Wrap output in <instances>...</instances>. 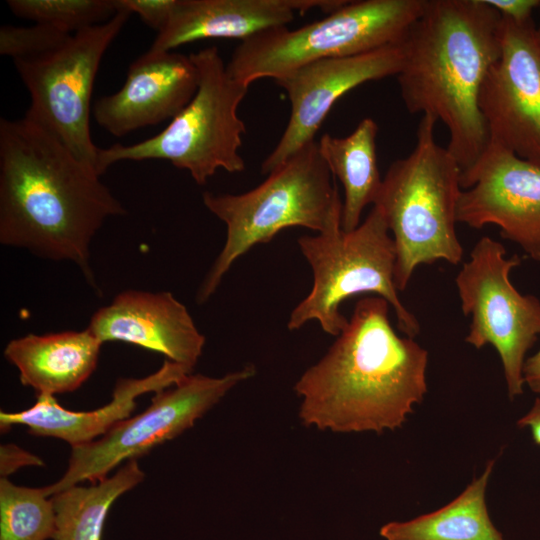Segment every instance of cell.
Masks as SVG:
<instances>
[{
	"label": "cell",
	"instance_id": "cell-1",
	"mask_svg": "<svg viewBox=\"0 0 540 540\" xmlns=\"http://www.w3.org/2000/svg\"><path fill=\"white\" fill-rule=\"evenodd\" d=\"M126 209L60 140L26 119H0V243L70 261L97 289L90 245Z\"/></svg>",
	"mask_w": 540,
	"mask_h": 540
},
{
	"label": "cell",
	"instance_id": "cell-2",
	"mask_svg": "<svg viewBox=\"0 0 540 540\" xmlns=\"http://www.w3.org/2000/svg\"><path fill=\"white\" fill-rule=\"evenodd\" d=\"M388 302L360 299L327 353L294 390L306 426L333 432L382 433L403 425L427 392L428 352L396 334Z\"/></svg>",
	"mask_w": 540,
	"mask_h": 540
},
{
	"label": "cell",
	"instance_id": "cell-3",
	"mask_svg": "<svg viewBox=\"0 0 540 540\" xmlns=\"http://www.w3.org/2000/svg\"><path fill=\"white\" fill-rule=\"evenodd\" d=\"M501 24L486 0H427L401 42L396 78L403 103L445 125L460 180L490 144L479 94L501 52Z\"/></svg>",
	"mask_w": 540,
	"mask_h": 540
},
{
	"label": "cell",
	"instance_id": "cell-4",
	"mask_svg": "<svg viewBox=\"0 0 540 540\" xmlns=\"http://www.w3.org/2000/svg\"><path fill=\"white\" fill-rule=\"evenodd\" d=\"M436 123L422 115L412 152L389 166L374 204L392 233L399 292L419 265L438 260L456 265L463 256L456 233L461 171L447 148L436 143Z\"/></svg>",
	"mask_w": 540,
	"mask_h": 540
},
{
	"label": "cell",
	"instance_id": "cell-5",
	"mask_svg": "<svg viewBox=\"0 0 540 540\" xmlns=\"http://www.w3.org/2000/svg\"><path fill=\"white\" fill-rule=\"evenodd\" d=\"M332 177L315 140L245 193L204 192L205 207L226 225V240L199 286L196 301L205 303L233 263L255 245L294 226L320 233L341 216L342 201Z\"/></svg>",
	"mask_w": 540,
	"mask_h": 540
},
{
	"label": "cell",
	"instance_id": "cell-6",
	"mask_svg": "<svg viewBox=\"0 0 540 540\" xmlns=\"http://www.w3.org/2000/svg\"><path fill=\"white\" fill-rule=\"evenodd\" d=\"M389 232L381 210L373 205L352 231L342 229L339 216L317 235L299 237L300 251L313 271V286L292 310L288 329L316 320L325 333L338 336L348 324L340 305L354 295L373 293L392 307L402 333L418 335L419 322L402 304L395 285L396 249Z\"/></svg>",
	"mask_w": 540,
	"mask_h": 540
},
{
	"label": "cell",
	"instance_id": "cell-7",
	"mask_svg": "<svg viewBox=\"0 0 540 540\" xmlns=\"http://www.w3.org/2000/svg\"><path fill=\"white\" fill-rule=\"evenodd\" d=\"M190 57L199 76L198 89L189 104L157 135L132 145L99 148L96 171L101 176L121 161L166 160L186 170L204 185L217 170L242 172L245 161L239 150L246 126L238 107L247 85L231 76L217 47Z\"/></svg>",
	"mask_w": 540,
	"mask_h": 540
},
{
	"label": "cell",
	"instance_id": "cell-8",
	"mask_svg": "<svg viewBox=\"0 0 540 540\" xmlns=\"http://www.w3.org/2000/svg\"><path fill=\"white\" fill-rule=\"evenodd\" d=\"M426 2L347 0L310 24L293 30L275 27L241 41L227 70L249 86L261 78L276 80L318 60L355 56L400 44Z\"/></svg>",
	"mask_w": 540,
	"mask_h": 540
},
{
	"label": "cell",
	"instance_id": "cell-9",
	"mask_svg": "<svg viewBox=\"0 0 540 540\" xmlns=\"http://www.w3.org/2000/svg\"><path fill=\"white\" fill-rule=\"evenodd\" d=\"M130 15L118 10L107 22L71 34L55 49L14 60L31 99L24 117L95 171L99 147L90 131L94 81L105 52Z\"/></svg>",
	"mask_w": 540,
	"mask_h": 540
},
{
	"label": "cell",
	"instance_id": "cell-10",
	"mask_svg": "<svg viewBox=\"0 0 540 540\" xmlns=\"http://www.w3.org/2000/svg\"><path fill=\"white\" fill-rule=\"evenodd\" d=\"M520 263L517 255L506 257L500 242L484 236L455 279L462 312L471 316L465 341L497 350L510 399L523 393L526 354L540 335V300L521 294L510 281Z\"/></svg>",
	"mask_w": 540,
	"mask_h": 540
},
{
	"label": "cell",
	"instance_id": "cell-11",
	"mask_svg": "<svg viewBox=\"0 0 540 540\" xmlns=\"http://www.w3.org/2000/svg\"><path fill=\"white\" fill-rule=\"evenodd\" d=\"M255 373V367L247 365L222 377L189 374L156 392L143 412L118 422L99 439L72 448L66 472L45 486L46 493L51 497L84 481L105 479L121 462L137 459L191 428L233 387Z\"/></svg>",
	"mask_w": 540,
	"mask_h": 540
},
{
	"label": "cell",
	"instance_id": "cell-12",
	"mask_svg": "<svg viewBox=\"0 0 540 540\" xmlns=\"http://www.w3.org/2000/svg\"><path fill=\"white\" fill-rule=\"evenodd\" d=\"M479 108L490 143L540 166V38L533 19L502 17L501 52L482 83Z\"/></svg>",
	"mask_w": 540,
	"mask_h": 540
},
{
	"label": "cell",
	"instance_id": "cell-13",
	"mask_svg": "<svg viewBox=\"0 0 540 540\" xmlns=\"http://www.w3.org/2000/svg\"><path fill=\"white\" fill-rule=\"evenodd\" d=\"M460 184L457 222L496 225L502 238L540 262V166L490 143Z\"/></svg>",
	"mask_w": 540,
	"mask_h": 540
},
{
	"label": "cell",
	"instance_id": "cell-14",
	"mask_svg": "<svg viewBox=\"0 0 540 540\" xmlns=\"http://www.w3.org/2000/svg\"><path fill=\"white\" fill-rule=\"evenodd\" d=\"M403 63L401 43L360 55L328 58L303 65L275 80L289 97L287 126L261 164L269 174L308 143L344 94L369 81L397 76Z\"/></svg>",
	"mask_w": 540,
	"mask_h": 540
},
{
	"label": "cell",
	"instance_id": "cell-15",
	"mask_svg": "<svg viewBox=\"0 0 540 540\" xmlns=\"http://www.w3.org/2000/svg\"><path fill=\"white\" fill-rule=\"evenodd\" d=\"M199 83L190 55L148 50L129 67L123 86L99 98L92 114L116 137L175 118L192 100Z\"/></svg>",
	"mask_w": 540,
	"mask_h": 540
},
{
	"label": "cell",
	"instance_id": "cell-16",
	"mask_svg": "<svg viewBox=\"0 0 540 540\" xmlns=\"http://www.w3.org/2000/svg\"><path fill=\"white\" fill-rule=\"evenodd\" d=\"M102 343L119 341L164 355L191 370L205 345L186 306L167 291L125 290L92 315L87 327Z\"/></svg>",
	"mask_w": 540,
	"mask_h": 540
},
{
	"label": "cell",
	"instance_id": "cell-17",
	"mask_svg": "<svg viewBox=\"0 0 540 540\" xmlns=\"http://www.w3.org/2000/svg\"><path fill=\"white\" fill-rule=\"evenodd\" d=\"M346 0H177L166 28L149 50L173 51L203 39L244 41L271 28L287 26L295 13L318 8L326 14Z\"/></svg>",
	"mask_w": 540,
	"mask_h": 540
},
{
	"label": "cell",
	"instance_id": "cell-18",
	"mask_svg": "<svg viewBox=\"0 0 540 540\" xmlns=\"http://www.w3.org/2000/svg\"><path fill=\"white\" fill-rule=\"evenodd\" d=\"M191 373V369L166 359L156 372L146 377L119 379L110 402L92 411L68 410L57 402L55 396L39 395L35 404L26 410L1 411V432H6L13 425H24L35 436L61 439L72 448L85 445L129 418L136 407L137 397L171 387Z\"/></svg>",
	"mask_w": 540,
	"mask_h": 540
},
{
	"label": "cell",
	"instance_id": "cell-19",
	"mask_svg": "<svg viewBox=\"0 0 540 540\" xmlns=\"http://www.w3.org/2000/svg\"><path fill=\"white\" fill-rule=\"evenodd\" d=\"M103 343L89 330L27 334L9 341L5 358L36 396L72 392L95 371Z\"/></svg>",
	"mask_w": 540,
	"mask_h": 540
},
{
	"label": "cell",
	"instance_id": "cell-20",
	"mask_svg": "<svg viewBox=\"0 0 540 540\" xmlns=\"http://www.w3.org/2000/svg\"><path fill=\"white\" fill-rule=\"evenodd\" d=\"M377 133V123L366 117L348 136L325 133L318 141L322 158L344 189L341 213L344 231H352L360 225L363 210L375 204L381 190L383 178L377 164Z\"/></svg>",
	"mask_w": 540,
	"mask_h": 540
},
{
	"label": "cell",
	"instance_id": "cell-21",
	"mask_svg": "<svg viewBox=\"0 0 540 540\" xmlns=\"http://www.w3.org/2000/svg\"><path fill=\"white\" fill-rule=\"evenodd\" d=\"M495 465L487 462L482 474L442 508L407 521H391L380 528L384 540H504L486 505V489Z\"/></svg>",
	"mask_w": 540,
	"mask_h": 540
},
{
	"label": "cell",
	"instance_id": "cell-22",
	"mask_svg": "<svg viewBox=\"0 0 540 540\" xmlns=\"http://www.w3.org/2000/svg\"><path fill=\"white\" fill-rule=\"evenodd\" d=\"M137 459L129 460L111 477L91 486H72L51 496L55 510L52 540H102L113 503L144 479Z\"/></svg>",
	"mask_w": 540,
	"mask_h": 540
},
{
	"label": "cell",
	"instance_id": "cell-23",
	"mask_svg": "<svg viewBox=\"0 0 540 540\" xmlns=\"http://www.w3.org/2000/svg\"><path fill=\"white\" fill-rule=\"evenodd\" d=\"M55 510L45 487L18 486L0 479V540H49Z\"/></svg>",
	"mask_w": 540,
	"mask_h": 540
},
{
	"label": "cell",
	"instance_id": "cell-24",
	"mask_svg": "<svg viewBox=\"0 0 540 540\" xmlns=\"http://www.w3.org/2000/svg\"><path fill=\"white\" fill-rule=\"evenodd\" d=\"M11 12L68 34L107 22L117 12L115 0H8Z\"/></svg>",
	"mask_w": 540,
	"mask_h": 540
},
{
	"label": "cell",
	"instance_id": "cell-25",
	"mask_svg": "<svg viewBox=\"0 0 540 540\" xmlns=\"http://www.w3.org/2000/svg\"><path fill=\"white\" fill-rule=\"evenodd\" d=\"M70 35L40 23L30 26L4 25L0 28V54L13 60L37 56L60 46Z\"/></svg>",
	"mask_w": 540,
	"mask_h": 540
},
{
	"label": "cell",
	"instance_id": "cell-26",
	"mask_svg": "<svg viewBox=\"0 0 540 540\" xmlns=\"http://www.w3.org/2000/svg\"><path fill=\"white\" fill-rule=\"evenodd\" d=\"M118 10L136 13L157 34L168 25L175 10L177 0H115Z\"/></svg>",
	"mask_w": 540,
	"mask_h": 540
},
{
	"label": "cell",
	"instance_id": "cell-27",
	"mask_svg": "<svg viewBox=\"0 0 540 540\" xmlns=\"http://www.w3.org/2000/svg\"><path fill=\"white\" fill-rule=\"evenodd\" d=\"M44 462L36 455L15 444H4L0 447V474L7 478L25 466H43Z\"/></svg>",
	"mask_w": 540,
	"mask_h": 540
},
{
	"label": "cell",
	"instance_id": "cell-28",
	"mask_svg": "<svg viewBox=\"0 0 540 540\" xmlns=\"http://www.w3.org/2000/svg\"><path fill=\"white\" fill-rule=\"evenodd\" d=\"M502 17L517 23L532 19V13L539 8L540 0H486Z\"/></svg>",
	"mask_w": 540,
	"mask_h": 540
},
{
	"label": "cell",
	"instance_id": "cell-29",
	"mask_svg": "<svg viewBox=\"0 0 540 540\" xmlns=\"http://www.w3.org/2000/svg\"><path fill=\"white\" fill-rule=\"evenodd\" d=\"M523 379L530 390L540 394V349L526 359L523 367Z\"/></svg>",
	"mask_w": 540,
	"mask_h": 540
},
{
	"label": "cell",
	"instance_id": "cell-30",
	"mask_svg": "<svg viewBox=\"0 0 540 540\" xmlns=\"http://www.w3.org/2000/svg\"><path fill=\"white\" fill-rule=\"evenodd\" d=\"M517 425L529 429L534 443L540 446V398H536L530 410L521 417Z\"/></svg>",
	"mask_w": 540,
	"mask_h": 540
},
{
	"label": "cell",
	"instance_id": "cell-31",
	"mask_svg": "<svg viewBox=\"0 0 540 540\" xmlns=\"http://www.w3.org/2000/svg\"><path fill=\"white\" fill-rule=\"evenodd\" d=\"M539 10H540V5H539ZM537 33H538V36H539V38H540V24H539V26L537 27Z\"/></svg>",
	"mask_w": 540,
	"mask_h": 540
}]
</instances>
